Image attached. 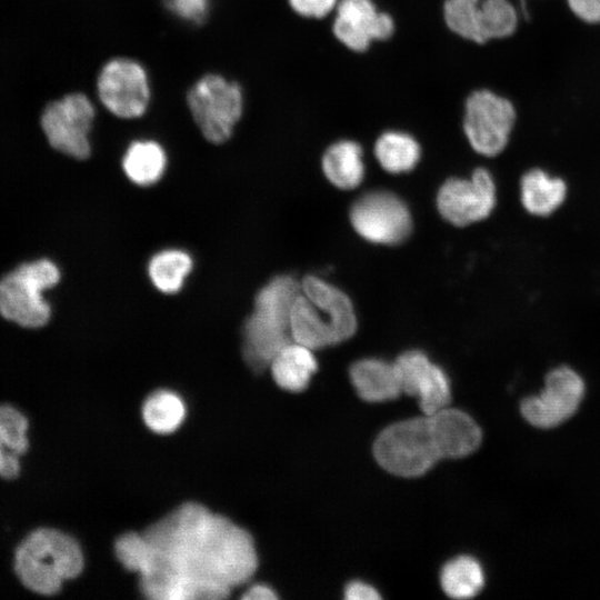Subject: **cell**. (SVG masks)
<instances>
[{
    "label": "cell",
    "instance_id": "obj_1",
    "mask_svg": "<svg viewBox=\"0 0 600 600\" xmlns=\"http://www.w3.org/2000/svg\"><path fill=\"white\" fill-rule=\"evenodd\" d=\"M143 534L153 557L139 587L149 599H223L258 567L250 533L196 502L181 504Z\"/></svg>",
    "mask_w": 600,
    "mask_h": 600
},
{
    "label": "cell",
    "instance_id": "obj_2",
    "mask_svg": "<svg viewBox=\"0 0 600 600\" xmlns=\"http://www.w3.org/2000/svg\"><path fill=\"white\" fill-rule=\"evenodd\" d=\"M300 283L290 312L292 341L317 350L352 337L357 318L349 297L316 276H307Z\"/></svg>",
    "mask_w": 600,
    "mask_h": 600
},
{
    "label": "cell",
    "instance_id": "obj_3",
    "mask_svg": "<svg viewBox=\"0 0 600 600\" xmlns=\"http://www.w3.org/2000/svg\"><path fill=\"white\" fill-rule=\"evenodd\" d=\"M301 283L293 277L281 274L259 290L254 311L243 327L242 354L254 372L269 368L276 354L289 342L290 312Z\"/></svg>",
    "mask_w": 600,
    "mask_h": 600
},
{
    "label": "cell",
    "instance_id": "obj_4",
    "mask_svg": "<svg viewBox=\"0 0 600 600\" xmlns=\"http://www.w3.org/2000/svg\"><path fill=\"white\" fill-rule=\"evenodd\" d=\"M82 568L80 546L56 529H37L16 550L17 576L28 589L40 594L58 593L62 582L79 576Z\"/></svg>",
    "mask_w": 600,
    "mask_h": 600
},
{
    "label": "cell",
    "instance_id": "obj_5",
    "mask_svg": "<svg viewBox=\"0 0 600 600\" xmlns=\"http://www.w3.org/2000/svg\"><path fill=\"white\" fill-rule=\"evenodd\" d=\"M378 463L400 477H419L442 459L430 417H417L387 427L373 444Z\"/></svg>",
    "mask_w": 600,
    "mask_h": 600
},
{
    "label": "cell",
    "instance_id": "obj_6",
    "mask_svg": "<svg viewBox=\"0 0 600 600\" xmlns=\"http://www.w3.org/2000/svg\"><path fill=\"white\" fill-rule=\"evenodd\" d=\"M60 272L50 260L19 266L0 281V313L26 328H39L50 319V306L42 291L58 283Z\"/></svg>",
    "mask_w": 600,
    "mask_h": 600
},
{
    "label": "cell",
    "instance_id": "obj_7",
    "mask_svg": "<svg viewBox=\"0 0 600 600\" xmlns=\"http://www.w3.org/2000/svg\"><path fill=\"white\" fill-rule=\"evenodd\" d=\"M187 103L203 137L212 143H222L241 118L243 94L237 82L209 73L191 87Z\"/></svg>",
    "mask_w": 600,
    "mask_h": 600
},
{
    "label": "cell",
    "instance_id": "obj_8",
    "mask_svg": "<svg viewBox=\"0 0 600 600\" xmlns=\"http://www.w3.org/2000/svg\"><path fill=\"white\" fill-rule=\"evenodd\" d=\"M584 390V381L574 369L556 367L547 373L541 392L521 401V416L539 429L558 427L577 412Z\"/></svg>",
    "mask_w": 600,
    "mask_h": 600
},
{
    "label": "cell",
    "instance_id": "obj_9",
    "mask_svg": "<svg viewBox=\"0 0 600 600\" xmlns=\"http://www.w3.org/2000/svg\"><path fill=\"white\" fill-rule=\"evenodd\" d=\"M516 111L512 103L491 91L478 90L466 102L463 129L478 153L494 157L507 147Z\"/></svg>",
    "mask_w": 600,
    "mask_h": 600
},
{
    "label": "cell",
    "instance_id": "obj_10",
    "mask_svg": "<svg viewBox=\"0 0 600 600\" xmlns=\"http://www.w3.org/2000/svg\"><path fill=\"white\" fill-rule=\"evenodd\" d=\"M94 119V108L83 93H71L44 108L41 127L52 148L74 159L89 157L88 134Z\"/></svg>",
    "mask_w": 600,
    "mask_h": 600
},
{
    "label": "cell",
    "instance_id": "obj_11",
    "mask_svg": "<svg viewBox=\"0 0 600 600\" xmlns=\"http://www.w3.org/2000/svg\"><path fill=\"white\" fill-rule=\"evenodd\" d=\"M350 221L366 240L379 244L402 242L412 228L406 203L389 191H371L361 196L351 207Z\"/></svg>",
    "mask_w": 600,
    "mask_h": 600
},
{
    "label": "cell",
    "instance_id": "obj_12",
    "mask_svg": "<svg viewBox=\"0 0 600 600\" xmlns=\"http://www.w3.org/2000/svg\"><path fill=\"white\" fill-rule=\"evenodd\" d=\"M97 90L106 109L122 119L141 117L150 101L147 72L129 58L108 61L98 76Z\"/></svg>",
    "mask_w": 600,
    "mask_h": 600
},
{
    "label": "cell",
    "instance_id": "obj_13",
    "mask_svg": "<svg viewBox=\"0 0 600 600\" xmlns=\"http://www.w3.org/2000/svg\"><path fill=\"white\" fill-rule=\"evenodd\" d=\"M496 202V183L491 173L484 168L476 169L469 179L447 180L437 197L440 214L458 227L488 218Z\"/></svg>",
    "mask_w": 600,
    "mask_h": 600
},
{
    "label": "cell",
    "instance_id": "obj_14",
    "mask_svg": "<svg viewBox=\"0 0 600 600\" xmlns=\"http://www.w3.org/2000/svg\"><path fill=\"white\" fill-rule=\"evenodd\" d=\"M393 364L402 393L416 397L423 414H433L449 406L451 399L449 378L443 369L422 351H406Z\"/></svg>",
    "mask_w": 600,
    "mask_h": 600
},
{
    "label": "cell",
    "instance_id": "obj_15",
    "mask_svg": "<svg viewBox=\"0 0 600 600\" xmlns=\"http://www.w3.org/2000/svg\"><path fill=\"white\" fill-rule=\"evenodd\" d=\"M391 17L378 12L371 0H341L333 23L336 37L354 51L366 50L372 40H384L393 32Z\"/></svg>",
    "mask_w": 600,
    "mask_h": 600
},
{
    "label": "cell",
    "instance_id": "obj_16",
    "mask_svg": "<svg viewBox=\"0 0 600 600\" xmlns=\"http://www.w3.org/2000/svg\"><path fill=\"white\" fill-rule=\"evenodd\" d=\"M429 417L441 458H463L479 448L482 432L468 413L447 407Z\"/></svg>",
    "mask_w": 600,
    "mask_h": 600
},
{
    "label": "cell",
    "instance_id": "obj_17",
    "mask_svg": "<svg viewBox=\"0 0 600 600\" xmlns=\"http://www.w3.org/2000/svg\"><path fill=\"white\" fill-rule=\"evenodd\" d=\"M520 202L536 218H547L561 208L568 197V184L541 168L526 171L519 182Z\"/></svg>",
    "mask_w": 600,
    "mask_h": 600
},
{
    "label": "cell",
    "instance_id": "obj_18",
    "mask_svg": "<svg viewBox=\"0 0 600 600\" xmlns=\"http://www.w3.org/2000/svg\"><path fill=\"white\" fill-rule=\"evenodd\" d=\"M350 380L358 396L368 402H383L398 398L402 391L393 362L366 358L350 367Z\"/></svg>",
    "mask_w": 600,
    "mask_h": 600
},
{
    "label": "cell",
    "instance_id": "obj_19",
    "mask_svg": "<svg viewBox=\"0 0 600 600\" xmlns=\"http://www.w3.org/2000/svg\"><path fill=\"white\" fill-rule=\"evenodd\" d=\"M269 369L280 388L300 392L308 387L318 362L312 349L291 341L276 354Z\"/></svg>",
    "mask_w": 600,
    "mask_h": 600
},
{
    "label": "cell",
    "instance_id": "obj_20",
    "mask_svg": "<svg viewBox=\"0 0 600 600\" xmlns=\"http://www.w3.org/2000/svg\"><path fill=\"white\" fill-rule=\"evenodd\" d=\"M322 170L327 179L340 189L358 187L364 174L361 147L349 140L332 144L322 157Z\"/></svg>",
    "mask_w": 600,
    "mask_h": 600
},
{
    "label": "cell",
    "instance_id": "obj_21",
    "mask_svg": "<svg viewBox=\"0 0 600 600\" xmlns=\"http://www.w3.org/2000/svg\"><path fill=\"white\" fill-rule=\"evenodd\" d=\"M440 583L444 593L453 599L473 598L484 586V571L476 558L459 556L442 567Z\"/></svg>",
    "mask_w": 600,
    "mask_h": 600
},
{
    "label": "cell",
    "instance_id": "obj_22",
    "mask_svg": "<svg viewBox=\"0 0 600 600\" xmlns=\"http://www.w3.org/2000/svg\"><path fill=\"white\" fill-rule=\"evenodd\" d=\"M166 153L162 147L151 140L132 142L122 160L127 177L139 186L157 182L166 168Z\"/></svg>",
    "mask_w": 600,
    "mask_h": 600
},
{
    "label": "cell",
    "instance_id": "obj_23",
    "mask_svg": "<svg viewBox=\"0 0 600 600\" xmlns=\"http://www.w3.org/2000/svg\"><path fill=\"white\" fill-rule=\"evenodd\" d=\"M374 154L386 171L402 173L414 168L420 158V147L411 136L390 131L379 137Z\"/></svg>",
    "mask_w": 600,
    "mask_h": 600
},
{
    "label": "cell",
    "instance_id": "obj_24",
    "mask_svg": "<svg viewBox=\"0 0 600 600\" xmlns=\"http://www.w3.org/2000/svg\"><path fill=\"white\" fill-rule=\"evenodd\" d=\"M186 416L182 399L168 390L150 394L142 407V418L149 429L157 433H170L177 430Z\"/></svg>",
    "mask_w": 600,
    "mask_h": 600
},
{
    "label": "cell",
    "instance_id": "obj_25",
    "mask_svg": "<svg viewBox=\"0 0 600 600\" xmlns=\"http://www.w3.org/2000/svg\"><path fill=\"white\" fill-rule=\"evenodd\" d=\"M191 268L192 260L188 253L180 250H166L153 256L148 271L157 289L164 293H174L182 287Z\"/></svg>",
    "mask_w": 600,
    "mask_h": 600
},
{
    "label": "cell",
    "instance_id": "obj_26",
    "mask_svg": "<svg viewBox=\"0 0 600 600\" xmlns=\"http://www.w3.org/2000/svg\"><path fill=\"white\" fill-rule=\"evenodd\" d=\"M517 12L509 0H481L479 38L483 43L493 38L508 37L516 30Z\"/></svg>",
    "mask_w": 600,
    "mask_h": 600
},
{
    "label": "cell",
    "instance_id": "obj_27",
    "mask_svg": "<svg viewBox=\"0 0 600 600\" xmlns=\"http://www.w3.org/2000/svg\"><path fill=\"white\" fill-rule=\"evenodd\" d=\"M481 0H446L443 14L447 26L460 37L480 43L479 8Z\"/></svg>",
    "mask_w": 600,
    "mask_h": 600
},
{
    "label": "cell",
    "instance_id": "obj_28",
    "mask_svg": "<svg viewBox=\"0 0 600 600\" xmlns=\"http://www.w3.org/2000/svg\"><path fill=\"white\" fill-rule=\"evenodd\" d=\"M114 551L126 569L136 571L139 576L149 570L153 551L143 533L128 532L120 536L116 541Z\"/></svg>",
    "mask_w": 600,
    "mask_h": 600
},
{
    "label": "cell",
    "instance_id": "obj_29",
    "mask_svg": "<svg viewBox=\"0 0 600 600\" xmlns=\"http://www.w3.org/2000/svg\"><path fill=\"white\" fill-rule=\"evenodd\" d=\"M0 430L2 431L8 449L21 456L29 448L27 418L11 406H0Z\"/></svg>",
    "mask_w": 600,
    "mask_h": 600
},
{
    "label": "cell",
    "instance_id": "obj_30",
    "mask_svg": "<svg viewBox=\"0 0 600 600\" xmlns=\"http://www.w3.org/2000/svg\"><path fill=\"white\" fill-rule=\"evenodd\" d=\"M164 4L179 18L194 23L203 22L209 12V0H164Z\"/></svg>",
    "mask_w": 600,
    "mask_h": 600
},
{
    "label": "cell",
    "instance_id": "obj_31",
    "mask_svg": "<svg viewBox=\"0 0 600 600\" xmlns=\"http://www.w3.org/2000/svg\"><path fill=\"white\" fill-rule=\"evenodd\" d=\"M289 3L301 16L322 18L334 8L337 0H289Z\"/></svg>",
    "mask_w": 600,
    "mask_h": 600
},
{
    "label": "cell",
    "instance_id": "obj_32",
    "mask_svg": "<svg viewBox=\"0 0 600 600\" xmlns=\"http://www.w3.org/2000/svg\"><path fill=\"white\" fill-rule=\"evenodd\" d=\"M572 12L587 22H600V0H568Z\"/></svg>",
    "mask_w": 600,
    "mask_h": 600
},
{
    "label": "cell",
    "instance_id": "obj_33",
    "mask_svg": "<svg viewBox=\"0 0 600 600\" xmlns=\"http://www.w3.org/2000/svg\"><path fill=\"white\" fill-rule=\"evenodd\" d=\"M344 598L348 600L380 599L378 590L363 581H351L344 588Z\"/></svg>",
    "mask_w": 600,
    "mask_h": 600
},
{
    "label": "cell",
    "instance_id": "obj_34",
    "mask_svg": "<svg viewBox=\"0 0 600 600\" xmlns=\"http://www.w3.org/2000/svg\"><path fill=\"white\" fill-rule=\"evenodd\" d=\"M277 598L274 590L266 584H254L241 597L243 600H274Z\"/></svg>",
    "mask_w": 600,
    "mask_h": 600
}]
</instances>
